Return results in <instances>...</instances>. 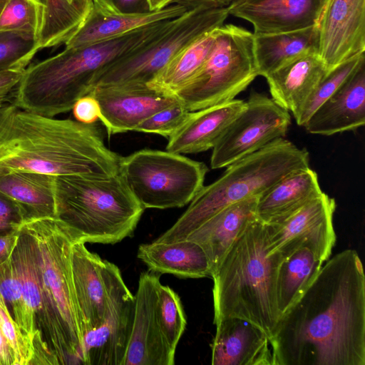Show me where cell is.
Returning a JSON list of instances; mask_svg holds the SVG:
<instances>
[{
  "label": "cell",
  "instance_id": "cell-1",
  "mask_svg": "<svg viewBox=\"0 0 365 365\" xmlns=\"http://www.w3.org/2000/svg\"><path fill=\"white\" fill-rule=\"evenodd\" d=\"M279 319L273 365H365V275L354 250L327 260Z\"/></svg>",
  "mask_w": 365,
  "mask_h": 365
},
{
  "label": "cell",
  "instance_id": "cell-2",
  "mask_svg": "<svg viewBox=\"0 0 365 365\" xmlns=\"http://www.w3.org/2000/svg\"><path fill=\"white\" fill-rule=\"evenodd\" d=\"M94 124L47 117L14 104L0 108V177L15 172L106 178L119 173Z\"/></svg>",
  "mask_w": 365,
  "mask_h": 365
},
{
  "label": "cell",
  "instance_id": "cell-3",
  "mask_svg": "<svg viewBox=\"0 0 365 365\" xmlns=\"http://www.w3.org/2000/svg\"><path fill=\"white\" fill-rule=\"evenodd\" d=\"M175 19L156 22L120 37L61 53L26 67L13 92L21 109L47 117L72 110L91 93L98 73L109 63L170 27Z\"/></svg>",
  "mask_w": 365,
  "mask_h": 365
},
{
  "label": "cell",
  "instance_id": "cell-4",
  "mask_svg": "<svg viewBox=\"0 0 365 365\" xmlns=\"http://www.w3.org/2000/svg\"><path fill=\"white\" fill-rule=\"evenodd\" d=\"M264 223L254 217L245 225L212 274L215 324L226 318L244 319L269 340L280 317L275 297L279 253L269 255Z\"/></svg>",
  "mask_w": 365,
  "mask_h": 365
},
{
  "label": "cell",
  "instance_id": "cell-5",
  "mask_svg": "<svg viewBox=\"0 0 365 365\" xmlns=\"http://www.w3.org/2000/svg\"><path fill=\"white\" fill-rule=\"evenodd\" d=\"M307 167V149L279 138L226 167L222 175L204 185L177 221L154 241L168 243L185 240L224 207L259 197L284 175Z\"/></svg>",
  "mask_w": 365,
  "mask_h": 365
},
{
  "label": "cell",
  "instance_id": "cell-6",
  "mask_svg": "<svg viewBox=\"0 0 365 365\" xmlns=\"http://www.w3.org/2000/svg\"><path fill=\"white\" fill-rule=\"evenodd\" d=\"M56 217L83 243L115 244L130 236L144 211L120 174L56 175Z\"/></svg>",
  "mask_w": 365,
  "mask_h": 365
},
{
  "label": "cell",
  "instance_id": "cell-7",
  "mask_svg": "<svg viewBox=\"0 0 365 365\" xmlns=\"http://www.w3.org/2000/svg\"><path fill=\"white\" fill-rule=\"evenodd\" d=\"M257 76L253 34L223 24L202 66L175 96L189 111H195L235 99Z\"/></svg>",
  "mask_w": 365,
  "mask_h": 365
},
{
  "label": "cell",
  "instance_id": "cell-8",
  "mask_svg": "<svg viewBox=\"0 0 365 365\" xmlns=\"http://www.w3.org/2000/svg\"><path fill=\"white\" fill-rule=\"evenodd\" d=\"M228 16L227 6L187 10L165 31L103 68L93 88L147 85L177 54L205 34L222 26Z\"/></svg>",
  "mask_w": 365,
  "mask_h": 365
},
{
  "label": "cell",
  "instance_id": "cell-9",
  "mask_svg": "<svg viewBox=\"0 0 365 365\" xmlns=\"http://www.w3.org/2000/svg\"><path fill=\"white\" fill-rule=\"evenodd\" d=\"M207 167L181 154L142 149L121 157L119 173L145 208L189 204L204 186Z\"/></svg>",
  "mask_w": 365,
  "mask_h": 365
},
{
  "label": "cell",
  "instance_id": "cell-10",
  "mask_svg": "<svg viewBox=\"0 0 365 365\" xmlns=\"http://www.w3.org/2000/svg\"><path fill=\"white\" fill-rule=\"evenodd\" d=\"M34 240L45 287L63 322L78 364H83V331L75 294L72 231L57 217L25 222L21 226Z\"/></svg>",
  "mask_w": 365,
  "mask_h": 365
},
{
  "label": "cell",
  "instance_id": "cell-11",
  "mask_svg": "<svg viewBox=\"0 0 365 365\" xmlns=\"http://www.w3.org/2000/svg\"><path fill=\"white\" fill-rule=\"evenodd\" d=\"M245 102V108L212 148V169L226 168L286 135L291 124L288 110L257 92Z\"/></svg>",
  "mask_w": 365,
  "mask_h": 365
},
{
  "label": "cell",
  "instance_id": "cell-12",
  "mask_svg": "<svg viewBox=\"0 0 365 365\" xmlns=\"http://www.w3.org/2000/svg\"><path fill=\"white\" fill-rule=\"evenodd\" d=\"M12 257L36 329L59 365L78 364L59 313L44 286L35 241L21 227Z\"/></svg>",
  "mask_w": 365,
  "mask_h": 365
},
{
  "label": "cell",
  "instance_id": "cell-13",
  "mask_svg": "<svg viewBox=\"0 0 365 365\" xmlns=\"http://www.w3.org/2000/svg\"><path fill=\"white\" fill-rule=\"evenodd\" d=\"M335 210L334 199L322 192L284 218L264 224L268 253L285 255L306 246L325 262L336 242Z\"/></svg>",
  "mask_w": 365,
  "mask_h": 365
},
{
  "label": "cell",
  "instance_id": "cell-14",
  "mask_svg": "<svg viewBox=\"0 0 365 365\" xmlns=\"http://www.w3.org/2000/svg\"><path fill=\"white\" fill-rule=\"evenodd\" d=\"M106 317L83 339V365H122L134 314V295L119 268L108 263V293Z\"/></svg>",
  "mask_w": 365,
  "mask_h": 365
},
{
  "label": "cell",
  "instance_id": "cell-15",
  "mask_svg": "<svg viewBox=\"0 0 365 365\" xmlns=\"http://www.w3.org/2000/svg\"><path fill=\"white\" fill-rule=\"evenodd\" d=\"M160 275L142 272L134 295V314L122 365H173L175 351L165 340L157 314Z\"/></svg>",
  "mask_w": 365,
  "mask_h": 365
},
{
  "label": "cell",
  "instance_id": "cell-16",
  "mask_svg": "<svg viewBox=\"0 0 365 365\" xmlns=\"http://www.w3.org/2000/svg\"><path fill=\"white\" fill-rule=\"evenodd\" d=\"M317 53L329 71L365 51V0H325Z\"/></svg>",
  "mask_w": 365,
  "mask_h": 365
},
{
  "label": "cell",
  "instance_id": "cell-17",
  "mask_svg": "<svg viewBox=\"0 0 365 365\" xmlns=\"http://www.w3.org/2000/svg\"><path fill=\"white\" fill-rule=\"evenodd\" d=\"M89 94L98 103L99 119L108 135L135 130L153 113L178 101L175 96L160 93L147 85L98 86Z\"/></svg>",
  "mask_w": 365,
  "mask_h": 365
},
{
  "label": "cell",
  "instance_id": "cell-18",
  "mask_svg": "<svg viewBox=\"0 0 365 365\" xmlns=\"http://www.w3.org/2000/svg\"><path fill=\"white\" fill-rule=\"evenodd\" d=\"M325 0H233L229 15L253 26V35L287 33L319 24Z\"/></svg>",
  "mask_w": 365,
  "mask_h": 365
},
{
  "label": "cell",
  "instance_id": "cell-19",
  "mask_svg": "<svg viewBox=\"0 0 365 365\" xmlns=\"http://www.w3.org/2000/svg\"><path fill=\"white\" fill-rule=\"evenodd\" d=\"M108 263L97 254L90 252L85 243L73 242L72 275L84 336L98 328L106 317Z\"/></svg>",
  "mask_w": 365,
  "mask_h": 365
},
{
  "label": "cell",
  "instance_id": "cell-20",
  "mask_svg": "<svg viewBox=\"0 0 365 365\" xmlns=\"http://www.w3.org/2000/svg\"><path fill=\"white\" fill-rule=\"evenodd\" d=\"M365 123V61L313 113L304 127L312 134L331 135Z\"/></svg>",
  "mask_w": 365,
  "mask_h": 365
},
{
  "label": "cell",
  "instance_id": "cell-21",
  "mask_svg": "<svg viewBox=\"0 0 365 365\" xmlns=\"http://www.w3.org/2000/svg\"><path fill=\"white\" fill-rule=\"evenodd\" d=\"M215 326L212 365H273L269 337L258 327L238 318L222 319Z\"/></svg>",
  "mask_w": 365,
  "mask_h": 365
},
{
  "label": "cell",
  "instance_id": "cell-22",
  "mask_svg": "<svg viewBox=\"0 0 365 365\" xmlns=\"http://www.w3.org/2000/svg\"><path fill=\"white\" fill-rule=\"evenodd\" d=\"M245 105V101L235 98L190 112L182 125L168 138L166 150L183 155L212 148Z\"/></svg>",
  "mask_w": 365,
  "mask_h": 365
},
{
  "label": "cell",
  "instance_id": "cell-23",
  "mask_svg": "<svg viewBox=\"0 0 365 365\" xmlns=\"http://www.w3.org/2000/svg\"><path fill=\"white\" fill-rule=\"evenodd\" d=\"M188 9L180 4L143 12L107 13L94 10L65 43L66 48L109 41L156 22L180 16Z\"/></svg>",
  "mask_w": 365,
  "mask_h": 365
},
{
  "label": "cell",
  "instance_id": "cell-24",
  "mask_svg": "<svg viewBox=\"0 0 365 365\" xmlns=\"http://www.w3.org/2000/svg\"><path fill=\"white\" fill-rule=\"evenodd\" d=\"M329 70L317 52L298 56L267 75L271 98L295 115Z\"/></svg>",
  "mask_w": 365,
  "mask_h": 365
},
{
  "label": "cell",
  "instance_id": "cell-25",
  "mask_svg": "<svg viewBox=\"0 0 365 365\" xmlns=\"http://www.w3.org/2000/svg\"><path fill=\"white\" fill-rule=\"evenodd\" d=\"M258 197H250L224 207L186 238L203 249L210 261L212 274L245 225L256 216Z\"/></svg>",
  "mask_w": 365,
  "mask_h": 365
},
{
  "label": "cell",
  "instance_id": "cell-26",
  "mask_svg": "<svg viewBox=\"0 0 365 365\" xmlns=\"http://www.w3.org/2000/svg\"><path fill=\"white\" fill-rule=\"evenodd\" d=\"M318 177L309 167L293 170L258 197L255 215L264 224L279 220L322 193Z\"/></svg>",
  "mask_w": 365,
  "mask_h": 365
},
{
  "label": "cell",
  "instance_id": "cell-27",
  "mask_svg": "<svg viewBox=\"0 0 365 365\" xmlns=\"http://www.w3.org/2000/svg\"><path fill=\"white\" fill-rule=\"evenodd\" d=\"M137 257L148 270L155 273L193 279L212 276L206 253L199 244L190 239L168 243L153 241L141 244Z\"/></svg>",
  "mask_w": 365,
  "mask_h": 365
},
{
  "label": "cell",
  "instance_id": "cell-28",
  "mask_svg": "<svg viewBox=\"0 0 365 365\" xmlns=\"http://www.w3.org/2000/svg\"><path fill=\"white\" fill-rule=\"evenodd\" d=\"M0 193L17 205L24 222L56 217V175L34 172L6 174L0 177Z\"/></svg>",
  "mask_w": 365,
  "mask_h": 365
},
{
  "label": "cell",
  "instance_id": "cell-29",
  "mask_svg": "<svg viewBox=\"0 0 365 365\" xmlns=\"http://www.w3.org/2000/svg\"><path fill=\"white\" fill-rule=\"evenodd\" d=\"M318 40V25L292 32L254 36L257 75L265 78L301 55L317 52Z\"/></svg>",
  "mask_w": 365,
  "mask_h": 365
},
{
  "label": "cell",
  "instance_id": "cell-30",
  "mask_svg": "<svg viewBox=\"0 0 365 365\" xmlns=\"http://www.w3.org/2000/svg\"><path fill=\"white\" fill-rule=\"evenodd\" d=\"M324 262L308 247L281 255L275 273V297L280 316L303 294Z\"/></svg>",
  "mask_w": 365,
  "mask_h": 365
},
{
  "label": "cell",
  "instance_id": "cell-31",
  "mask_svg": "<svg viewBox=\"0 0 365 365\" xmlns=\"http://www.w3.org/2000/svg\"><path fill=\"white\" fill-rule=\"evenodd\" d=\"M218 28L205 34L181 51L147 86L160 93L175 96L202 66L212 48Z\"/></svg>",
  "mask_w": 365,
  "mask_h": 365
},
{
  "label": "cell",
  "instance_id": "cell-32",
  "mask_svg": "<svg viewBox=\"0 0 365 365\" xmlns=\"http://www.w3.org/2000/svg\"><path fill=\"white\" fill-rule=\"evenodd\" d=\"M43 19L38 36L40 49L65 43L93 8L91 0H41Z\"/></svg>",
  "mask_w": 365,
  "mask_h": 365
},
{
  "label": "cell",
  "instance_id": "cell-33",
  "mask_svg": "<svg viewBox=\"0 0 365 365\" xmlns=\"http://www.w3.org/2000/svg\"><path fill=\"white\" fill-rule=\"evenodd\" d=\"M157 314L162 333L175 351L186 327V318L178 294L161 283L158 288Z\"/></svg>",
  "mask_w": 365,
  "mask_h": 365
},
{
  "label": "cell",
  "instance_id": "cell-34",
  "mask_svg": "<svg viewBox=\"0 0 365 365\" xmlns=\"http://www.w3.org/2000/svg\"><path fill=\"white\" fill-rule=\"evenodd\" d=\"M364 61V53H362L329 71L303 107L294 115L297 125L304 126L320 105L330 97Z\"/></svg>",
  "mask_w": 365,
  "mask_h": 365
},
{
  "label": "cell",
  "instance_id": "cell-35",
  "mask_svg": "<svg viewBox=\"0 0 365 365\" xmlns=\"http://www.w3.org/2000/svg\"><path fill=\"white\" fill-rule=\"evenodd\" d=\"M38 50L36 36L18 31H0V71L24 70Z\"/></svg>",
  "mask_w": 365,
  "mask_h": 365
},
{
  "label": "cell",
  "instance_id": "cell-36",
  "mask_svg": "<svg viewBox=\"0 0 365 365\" xmlns=\"http://www.w3.org/2000/svg\"><path fill=\"white\" fill-rule=\"evenodd\" d=\"M41 0H6L0 13V31H18L38 36L43 19Z\"/></svg>",
  "mask_w": 365,
  "mask_h": 365
},
{
  "label": "cell",
  "instance_id": "cell-37",
  "mask_svg": "<svg viewBox=\"0 0 365 365\" xmlns=\"http://www.w3.org/2000/svg\"><path fill=\"white\" fill-rule=\"evenodd\" d=\"M0 327L14 355V365H34V347L11 314L0 294Z\"/></svg>",
  "mask_w": 365,
  "mask_h": 365
},
{
  "label": "cell",
  "instance_id": "cell-38",
  "mask_svg": "<svg viewBox=\"0 0 365 365\" xmlns=\"http://www.w3.org/2000/svg\"><path fill=\"white\" fill-rule=\"evenodd\" d=\"M190 112L178 100L153 113L139 124L134 131L157 134L168 138L182 125Z\"/></svg>",
  "mask_w": 365,
  "mask_h": 365
},
{
  "label": "cell",
  "instance_id": "cell-39",
  "mask_svg": "<svg viewBox=\"0 0 365 365\" xmlns=\"http://www.w3.org/2000/svg\"><path fill=\"white\" fill-rule=\"evenodd\" d=\"M24 222L17 205L0 193V235L19 230Z\"/></svg>",
  "mask_w": 365,
  "mask_h": 365
},
{
  "label": "cell",
  "instance_id": "cell-40",
  "mask_svg": "<svg viewBox=\"0 0 365 365\" xmlns=\"http://www.w3.org/2000/svg\"><path fill=\"white\" fill-rule=\"evenodd\" d=\"M73 113L76 120L85 124H93L100 116V108L96 99L91 94L79 98L74 104Z\"/></svg>",
  "mask_w": 365,
  "mask_h": 365
},
{
  "label": "cell",
  "instance_id": "cell-41",
  "mask_svg": "<svg viewBox=\"0 0 365 365\" xmlns=\"http://www.w3.org/2000/svg\"><path fill=\"white\" fill-rule=\"evenodd\" d=\"M147 4L149 11L161 9L172 4H180L188 9L228 6L226 0H147Z\"/></svg>",
  "mask_w": 365,
  "mask_h": 365
},
{
  "label": "cell",
  "instance_id": "cell-42",
  "mask_svg": "<svg viewBox=\"0 0 365 365\" xmlns=\"http://www.w3.org/2000/svg\"><path fill=\"white\" fill-rule=\"evenodd\" d=\"M24 70L0 71V108L4 105L10 93H13L16 88Z\"/></svg>",
  "mask_w": 365,
  "mask_h": 365
},
{
  "label": "cell",
  "instance_id": "cell-43",
  "mask_svg": "<svg viewBox=\"0 0 365 365\" xmlns=\"http://www.w3.org/2000/svg\"><path fill=\"white\" fill-rule=\"evenodd\" d=\"M19 235V230H16L0 235V265L11 256Z\"/></svg>",
  "mask_w": 365,
  "mask_h": 365
},
{
  "label": "cell",
  "instance_id": "cell-44",
  "mask_svg": "<svg viewBox=\"0 0 365 365\" xmlns=\"http://www.w3.org/2000/svg\"><path fill=\"white\" fill-rule=\"evenodd\" d=\"M0 365H14V355L0 327Z\"/></svg>",
  "mask_w": 365,
  "mask_h": 365
},
{
  "label": "cell",
  "instance_id": "cell-45",
  "mask_svg": "<svg viewBox=\"0 0 365 365\" xmlns=\"http://www.w3.org/2000/svg\"><path fill=\"white\" fill-rule=\"evenodd\" d=\"M116 6L123 12H143L145 11L140 5L148 7L147 0H113ZM149 10V9H148Z\"/></svg>",
  "mask_w": 365,
  "mask_h": 365
},
{
  "label": "cell",
  "instance_id": "cell-46",
  "mask_svg": "<svg viewBox=\"0 0 365 365\" xmlns=\"http://www.w3.org/2000/svg\"><path fill=\"white\" fill-rule=\"evenodd\" d=\"M93 9L102 12L115 13L120 11L116 6L113 0H91Z\"/></svg>",
  "mask_w": 365,
  "mask_h": 365
},
{
  "label": "cell",
  "instance_id": "cell-47",
  "mask_svg": "<svg viewBox=\"0 0 365 365\" xmlns=\"http://www.w3.org/2000/svg\"><path fill=\"white\" fill-rule=\"evenodd\" d=\"M6 0H0V13L6 3Z\"/></svg>",
  "mask_w": 365,
  "mask_h": 365
},
{
  "label": "cell",
  "instance_id": "cell-48",
  "mask_svg": "<svg viewBox=\"0 0 365 365\" xmlns=\"http://www.w3.org/2000/svg\"><path fill=\"white\" fill-rule=\"evenodd\" d=\"M226 1H227V4H228V5H229V4H230V2H231L232 1H233V0H226Z\"/></svg>",
  "mask_w": 365,
  "mask_h": 365
}]
</instances>
